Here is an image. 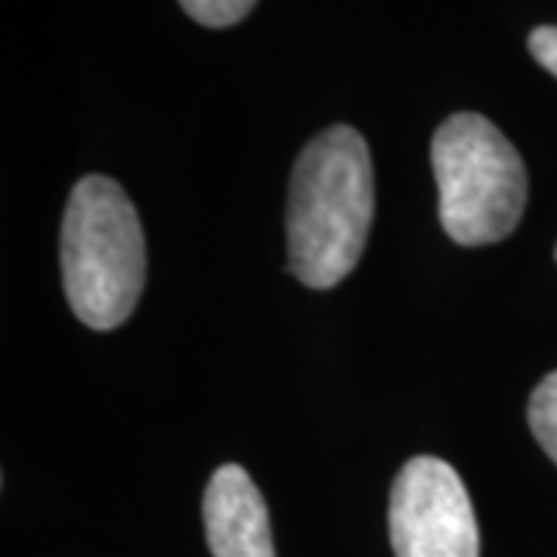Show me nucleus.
<instances>
[{
    "instance_id": "obj_1",
    "label": "nucleus",
    "mask_w": 557,
    "mask_h": 557,
    "mask_svg": "<svg viewBox=\"0 0 557 557\" xmlns=\"http://www.w3.org/2000/svg\"><path fill=\"white\" fill-rule=\"evenodd\" d=\"M375 218V171L359 131L335 124L295 161L288 189V267L310 288L354 273Z\"/></svg>"
},
{
    "instance_id": "obj_2",
    "label": "nucleus",
    "mask_w": 557,
    "mask_h": 557,
    "mask_svg": "<svg viewBox=\"0 0 557 557\" xmlns=\"http://www.w3.org/2000/svg\"><path fill=\"white\" fill-rule=\"evenodd\" d=\"M62 288L72 313L112 332L134 313L146 285V239L137 208L112 177H81L60 236Z\"/></svg>"
},
{
    "instance_id": "obj_3",
    "label": "nucleus",
    "mask_w": 557,
    "mask_h": 557,
    "mask_svg": "<svg viewBox=\"0 0 557 557\" xmlns=\"http://www.w3.org/2000/svg\"><path fill=\"white\" fill-rule=\"evenodd\" d=\"M440 223L465 248L493 245L518 230L527 208V168L518 149L478 112L449 115L431 139Z\"/></svg>"
},
{
    "instance_id": "obj_4",
    "label": "nucleus",
    "mask_w": 557,
    "mask_h": 557,
    "mask_svg": "<svg viewBox=\"0 0 557 557\" xmlns=\"http://www.w3.org/2000/svg\"><path fill=\"white\" fill-rule=\"evenodd\" d=\"M391 545L397 557H480L474 505L449 461L403 465L391 490Z\"/></svg>"
},
{
    "instance_id": "obj_5",
    "label": "nucleus",
    "mask_w": 557,
    "mask_h": 557,
    "mask_svg": "<svg viewBox=\"0 0 557 557\" xmlns=\"http://www.w3.org/2000/svg\"><path fill=\"white\" fill-rule=\"evenodd\" d=\"M201 515L214 557H276L267 502L242 465H223L211 474Z\"/></svg>"
},
{
    "instance_id": "obj_6",
    "label": "nucleus",
    "mask_w": 557,
    "mask_h": 557,
    "mask_svg": "<svg viewBox=\"0 0 557 557\" xmlns=\"http://www.w3.org/2000/svg\"><path fill=\"white\" fill-rule=\"evenodd\" d=\"M530 431L545 449V456L557 465V372L545 375L530 397Z\"/></svg>"
},
{
    "instance_id": "obj_7",
    "label": "nucleus",
    "mask_w": 557,
    "mask_h": 557,
    "mask_svg": "<svg viewBox=\"0 0 557 557\" xmlns=\"http://www.w3.org/2000/svg\"><path fill=\"white\" fill-rule=\"evenodd\" d=\"M183 13L205 28H230L242 22L258 0H177Z\"/></svg>"
},
{
    "instance_id": "obj_8",
    "label": "nucleus",
    "mask_w": 557,
    "mask_h": 557,
    "mask_svg": "<svg viewBox=\"0 0 557 557\" xmlns=\"http://www.w3.org/2000/svg\"><path fill=\"white\" fill-rule=\"evenodd\" d=\"M527 44H530L533 60L557 78V25H539V28H533Z\"/></svg>"
},
{
    "instance_id": "obj_9",
    "label": "nucleus",
    "mask_w": 557,
    "mask_h": 557,
    "mask_svg": "<svg viewBox=\"0 0 557 557\" xmlns=\"http://www.w3.org/2000/svg\"><path fill=\"white\" fill-rule=\"evenodd\" d=\"M555 258H557V248H555Z\"/></svg>"
}]
</instances>
